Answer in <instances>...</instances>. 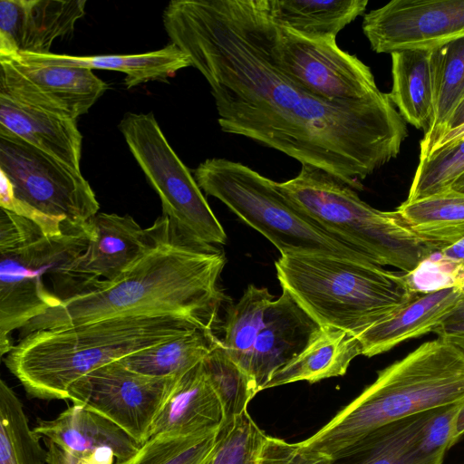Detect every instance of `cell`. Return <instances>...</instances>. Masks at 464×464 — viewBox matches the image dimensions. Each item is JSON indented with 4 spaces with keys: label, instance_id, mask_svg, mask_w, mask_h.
Masks as SVG:
<instances>
[{
    "label": "cell",
    "instance_id": "f546056e",
    "mask_svg": "<svg viewBox=\"0 0 464 464\" xmlns=\"http://www.w3.org/2000/svg\"><path fill=\"white\" fill-rule=\"evenodd\" d=\"M274 298L267 288L249 285L238 302L228 307L222 325L227 353L250 377L255 344Z\"/></svg>",
    "mask_w": 464,
    "mask_h": 464
},
{
    "label": "cell",
    "instance_id": "d6986e66",
    "mask_svg": "<svg viewBox=\"0 0 464 464\" xmlns=\"http://www.w3.org/2000/svg\"><path fill=\"white\" fill-rule=\"evenodd\" d=\"M0 131L9 132L81 171L82 136L76 120L0 93Z\"/></svg>",
    "mask_w": 464,
    "mask_h": 464
},
{
    "label": "cell",
    "instance_id": "9c48e42d",
    "mask_svg": "<svg viewBox=\"0 0 464 464\" xmlns=\"http://www.w3.org/2000/svg\"><path fill=\"white\" fill-rule=\"evenodd\" d=\"M0 207L50 236L89 223L100 208L81 171L5 131H0Z\"/></svg>",
    "mask_w": 464,
    "mask_h": 464
},
{
    "label": "cell",
    "instance_id": "ee69618b",
    "mask_svg": "<svg viewBox=\"0 0 464 464\" xmlns=\"http://www.w3.org/2000/svg\"><path fill=\"white\" fill-rule=\"evenodd\" d=\"M445 340L450 341L464 353V334Z\"/></svg>",
    "mask_w": 464,
    "mask_h": 464
},
{
    "label": "cell",
    "instance_id": "74e56055",
    "mask_svg": "<svg viewBox=\"0 0 464 464\" xmlns=\"http://www.w3.org/2000/svg\"><path fill=\"white\" fill-rule=\"evenodd\" d=\"M328 455L303 444L287 442L266 435L261 446L257 464H332Z\"/></svg>",
    "mask_w": 464,
    "mask_h": 464
},
{
    "label": "cell",
    "instance_id": "7a4b0ae2",
    "mask_svg": "<svg viewBox=\"0 0 464 464\" xmlns=\"http://www.w3.org/2000/svg\"><path fill=\"white\" fill-rule=\"evenodd\" d=\"M153 224L150 245L120 277L99 280L63 301L29 322L19 337L113 317L164 314L215 332L225 300L218 284L226 264L223 251L186 237L163 215Z\"/></svg>",
    "mask_w": 464,
    "mask_h": 464
},
{
    "label": "cell",
    "instance_id": "7bdbcfd3",
    "mask_svg": "<svg viewBox=\"0 0 464 464\" xmlns=\"http://www.w3.org/2000/svg\"><path fill=\"white\" fill-rule=\"evenodd\" d=\"M450 188L464 193V173L452 184Z\"/></svg>",
    "mask_w": 464,
    "mask_h": 464
},
{
    "label": "cell",
    "instance_id": "d6a6232c",
    "mask_svg": "<svg viewBox=\"0 0 464 464\" xmlns=\"http://www.w3.org/2000/svg\"><path fill=\"white\" fill-rule=\"evenodd\" d=\"M217 433L158 434L143 443L133 456L116 464H208Z\"/></svg>",
    "mask_w": 464,
    "mask_h": 464
},
{
    "label": "cell",
    "instance_id": "7c38bea8",
    "mask_svg": "<svg viewBox=\"0 0 464 464\" xmlns=\"http://www.w3.org/2000/svg\"><path fill=\"white\" fill-rule=\"evenodd\" d=\"M179 377L144 375L118 360L75 381L67 400L112 421L142 445Z\"/></svg>",
    "mask_w": 464,
    "mask_h": 464
},
{
    "label": "cell",
    "instance_id": "d4e9b609",
    "mask_svg": "<svg viewBox=\"0 0 464 464\" xmlns=\"http://www.w3.org/2000/svg\"><path fill=\"white\" fill-rule=\"evenodd\" d=\"M368 0H267L275 24L305 38L336 41L347 24L366 10Z\"/></svg>",
    "mask_w": 464,
    "mask_h": 464
},
{
    "label": "cell",
    "instance_id": "83f0119b",
    "mask_svg": "<svg viewBox=\"0 0 464 464\" xmlns=\"http://www.w3.org/2000/svg\"><path fill=\"white\" fill-rule=\"evenodd\" d=\"M396 212L420 237L440 249L464 237V193L451 188L405 200Z\"/></svg>",
    "mask_w": 464,
    "mask_h": 464
},
{
    "label": "cell",
    "instance_id": "5bb4252c",
    "mask_svg": "<svg viewBox=\"0 0 464 464\" xmlns=\"http://www.w3.org/2000/svg\"><path fill=\"white\" fill-rule=\"evenodd\" d=\"M106 88L91 69L0 57V93L62 117L87 113Z\"/></svg>",
    "mask_w": 464,
    "mask_h": 464
},
{
    "label": "cell",
    "instance_id": "d590c367",
    "mask_svg": "<svg viewBox=\"0 0 464 464\" xmlns=\"http://www.w3.org/2000/svg\"><path fill=\"white\" fill-rule=\"evenodd\" d=\"M463 401L432 411L421 428L417 442L421 455L430 459H444L446 451L451 448L456 417Z\"/></svg>",
    "mask_w": 464,
    "mask_h": 464
},
{
    "label": "cell",
    "instance_id": "ac0fdd59",
    "mask_svg": "<svg viewBox=\"0 0 464 464\" xmlns=\"http://www.w3.org/2000/svg\"><path fill=\"white\" fill-rule=\"evenodd\" d=\"M91 225L92 238L76 269L90 288L99 280L120 277L144 254L155 233L154 224L142 228L129 215L98 213Z\"/></svg>",
    "mask_w": 464,
    "mask_h": 464
},
{
    "label": "cell",
    "instance_id": "7402d4cb",
    "mask_svg": "<svg viewBox=\"0 0 464 464\" xmlns=\"http://www.w3.org/2000/svg\"><path fill=\"white\" fill-rule=\"evenodd\" d=\"M15 58L29 63L102 69L125 73V85L139 84L172 77L183 68L191 66L188 56L170 44L162 49L137 54H107L73 56L56 53H21Z\"/></svg>",
    "mask_w": 464,
    "mask_h": 464
},
{
    "label": "cell",
    "instance_id": "52a82bcc",
    "mask_svg": "<svg viewBox=\"0 0 464 464\" xmlns=\"http://www.w3.org/2000/svg\"><path fill=\"white\" fill-rule=\"evenodd\" d=\"M276 185L316 223L379 266L407 274L440 250L416 235L396 210L371 207L353 188L322 169L302 165L297 176Z\"/></svg>",
    "mask_w": 464,
    "mask_h": 464
},
{
    "label": "cell",
    "instance_id": "1f68e13d",
    "mask_svg": "<svg viewBox=\"0 0 464 464\" xmlns=\"http://www.w3.org/2000/svg\"><path fill=\"white\" fill-rule=\"evenodd\" d=\"M202 363L223 408L222 425L228 424L246 411L250 401L259 392L258 388L254 380L230 358L219 338Z\"/></svg>",
    "mask_w": 464,
    "mask_h": 464
},
{
    "label": "cell",
    "instance_id": "60d3db41",
    "mask_svg": "<svg viewBox=\"0 0 464 464\" xmlns=\"http://www.w3.org/2000/svg\"><path fill=\"white\" fill-rule=\"evenodd\" d=\"M463 124H464V98L462 99V101L459 102V104L457 106V108L454 110V111L450 115V117L448 120L447 124L445 126L444 131L441 135H443L444 133H446L451 130H454Z\"/></svg>",
    "mask_w": 464,
    "mask_h": 464
},
{
    "label": "cell",
    "instance_id": "30bf717a",
    "mask_svg": "<svg viewBox=\"0 0 464 464\" xmlns=\"http://www.w3.org/2000/svg\"><path fill=\"white\" fill-rule=\"evenodd\" d=\"M124 140L158 193L162 215L186 237L221 245L227 234L194 176L170 147L152 113H127L120 123Z\"/></svg>",
    "mask_w": 464,
    "mask_h": 464
},
{
    "label": "cell",
    "instance_id": "6da1fadb",
    "mask_svg": "<svg viewBox=\"0 0 464 464\" xmlns=\"http://www.w3.org/2000/svg\"><path fill=\"white\" fill-rule=\"evenodd\" d=\"M163 24L208 83L222 131L322 169L357 190L399 155L408 129L389 94L328 101L297 84L271 56L262 0H173Z\"/></svg>",
    "mask_w": 464,
    "mask_h": 464
},
{
    "label": "cell",
    "instance_id": "ab89813d",
    "mask_svg": "<svg viewBox=\"0 0 464 464\" xmlns=\"http://www.w3.org/2000/svg\"><path fill=\"white\" fill-rule=\"evenodd\" d=\"M463 138H464V124L441 135L432 144V146L430 148L429 151L423 157L429 155L430 153H431L432 151H434L438 149L450 145ZM423 157H419V159L423 158Z\"/></svg>",
    "mask_w": 464,
    "mask_h": 464
},
{
    "label": "cell",
    "instance_id": "e0dca14e",
    "mask_svg": "<svg viewBox=\"0 0 464 464\" xmlns=\"http://www.w3.org/2000/svg\"><path fill=\"white\" fill-rule=\"evenodd\" d=\"M270 304L257 336L250 375L258 391L271 376L303 352L322 326L286 291Z\"/></svg>",
    "mask_w": 464,
    "mask_h": 464
},
{
    "label": "cell",
    "instance_id": "4316f807",
    "mask_svg": "<svg viewBox=\"0 0 464 464\" xmlns=\"http://www.w3.org/2000/svg\"><path fill=\"white\" fill-rule=\"evenodd\" d=\"M433 85V119L420 143V157L443 133L450 115L464 98V36L430 51Z\"/></svg>",
    "mask_w": 464,
    "mask_h": 464
},
{
    "label": "cell",
    "instance_id": "e575fe53",
    "mask_svg": "<svg viewBox=\"0 0 464 464\" xmlns=\"http://www.w3.org/2000/svg\"><path fill=\"white\" fill-rule=\"evenodd\" d=\"M266 436L246 410L220 427L208 464H257Z\"/></svg>",
    "mask_w": 464,
    "mask_h": 464
},
{
    "label": "cell",
    "instance_id": "44dd1931",
    "mask_svg": "<svg viewBox=\"0 0 464 464\" xmlns=\"http://www.w3.org/2000/svg\"><path fill=\"white\" fill-rule=\"evenodd\" d=\"M463 298L464 295L455 287L419 294L404 307L357 336L362 354L372 357L404 341L434 332Z\"/></svg>",
    "mask_w": 464,
    "mask_h": 464
},
{
    "label": "cell",
    "instance_id": "484cf974",
    "mask_svg": "<svg viewBox=\"0 0 464 464\" xmlns=\"http://www.w3.org/2000/svg\"><path fill=\"white\" fill-rule=\"evenodd\" d=\"M431 49L392 53V87L389 97L403 120L427 133L433 119Z\"/></svg>",
    "mask_w": 464,
    "mask_h": 464
},
{
    "label": "cell",
    "instance_id": "3957f363",
    "mask_svg": "<svg viewBox=\"0 0 464 464\" xmlns=\"http://www.w3.org/2000/svg\"><path fill=\"white\" fill-rule=\"evenodd\" d=\"M197 328L173 314L102 319L33 332L4 361L30 396L67 400L70 386L92 370Z\"/></svg>",
    "mask_w": 464,
    "mask_h": 464
},
{
    "label": "cell",
    "instance_id": "8fae6325",
    "mask_svg": "<svg viewBox=\"0 0 464 464\" xmlns=\"http://www.w3.org/2000/svg\"><path fill=\"white\" fill-rule=\"evenodd\" d=\"M271 56L277 66L310 93L328 101H360L380 90L371 69L336 41L305 38L275 24L262 0Z\"/></svg>",
    "mask_w": 464,
    "mask_h": 464
},
{
    "label": "cell",
    "instance_id": "4dcf8cb0",
    "mask_svg": "<svg viewBox=\"0 0 464 464\" xmlns=\"http://www.w3.org/2000/svg\"><path fill=\"white\" fill-rule=\"evenodd\" d=\"M41 438L30 429L23 403L4 381H0V464H44L46 450Z\"/></svg>",
    "mask_w": 464,
    "mask_h": 464
},
{
    "label": "cell",
    "instance_id": "8d00e7d4",
    "mask_svg": "<svg viewBox=\"0 0 464 464\" xmlns=\"http://www.w3.org/2000/svg\"><path fill=\"white\" fill-rule=\"evenodd\" d=\"M462 267L437 251L403 276L411 291L426 294L453 287Z\"/></svg>",
    "mask_w": 464,
    "mask_h": 464
},
{
    "label": "cell",
    "instance_id": "277c9868",
    "mask_svg": "<svg viewBox=\"0 0 464 464\" xmlns=\"http://www.w3.org/2000/svg\"><path fill=\"white\" fill-rule=\"evenodd\" d=\"M463 400L464 353L437 338L379 371L372 384L302 442L334 459L384 425Z\"/></svg>",
    "mask_w": 464,
    "mask_h": 464
},
{
    "label": "cell",
    "instance_id": "5b68a950",
    "mask_svg": "<svg viewBox=\"0 0 464 464\" xmlns=\"http://www.w3.org/2000/svg\"><path fill=\"white\" fill-rule=\"evenodd\" d=\"M91 221L47 235L34 221L1 208L0 354L10 334L63 301L90 288L77 273L92 238Z\"/></svg>",
    "mask_w": 464,
    "mask_h": 464
},
{
    "label": "cell",
    "instance_id": "836d02e7",
    "mask_svg": "<svg viewBox=\"0 0 464 464\" xmlns=\"http://www.w3.org/2000/svg\"><path fill=\"white\" fill-rule=\"evenodd\" d=\"M463 173L464 138L419 159L407 200L448 190Z\"/></svg>",
    "mask_w": 464,
    "mask_h": 464
},
{
    "label": "cell",
    "instance_id": "4fadbf2b",
    "mask_svg": "<svg viewBox=\"0 0 464 464\" xmlns=\"http://www.w3.org/2000/svg\"><path fill=\"white\" fill-rule=\"evenodd\" d=\"M362 27L377 53L433 49L464 36V0H393L364 14Z\"/></svg>",
    "mask_w": 464,
    "mask_h": 464
},
{
    "label": "cell",
    "instance_id": "603a6c76",
    "mask_svg": "<svg viewBox=\"0 0 464 464\" xmlns=\"http://www.w3.org/2000/svg\"><path fill=\"white\" fill-rule=\"evenodd\" d=\"M360 354L362 346L356 335L332 327H322L301 353L271 376L264 390L299 381L314 383L343 376L351 362Z\"/></svg>",
    "mask_w": 464,
    "mask_h": 464
},
{
    "label": "cell",
    "instance_id": "f35d334b",
    "mask_svg": "<svg viewBox=\"0 0 464 464\" xmlns=\"http://www.w3.org/2000/svg\"><path fill=\"white\" fill-rule=\"evenodd\" d=\"M438 338L450 339L464 334V298L434 330Z\"/></svg>",
    "mask_w": 464,
    "mask_h": 464
},
{
    "label": "cell",
    "instance_id": "b9f144b4",
    "mask_svg": "<svg viewBox=\"0 0 464 464\" xmlns=\"http://www.w3.org/2000/svg\"><path fill=\"white\" fill-rule=\"evenodd\" d=\"M464 435V401L458 411L453 437L451 440V447L458 442V440Z\"/></svg>",
    "mask_w": 464,
    "mask_h": 464
},
{
    "label": "cell",
    "instance_id": "9a60e30c",
    "mask_svg": "<svg viewBox=\"0 0 464 464\" xmlns=\"http://www.w3.org/2000/svg\"><path fill=\"white\" fill-rule=\"evenodd\" d=\"M34 430L44 441L48 464H116L141 446L112 421L78 405L40 420Z\"/></svg>",
    "mask_w": 464,
    "mask_h": 464
},
{
    "label": "cell",
    "instance_id": "8992f818",
    "mask_svg": "<svg viewBox=\"0 0 464 464\" xmlns=\"http://www.w3.org/2000/svg\"><path fill=\"white\" fill-rule=\"evenodd\" d=\"M275 265L282 289L320 326L356 336L419 295L411 290L403 273L370 261L296 254L281 256Z\"/></svg>",
    "mask_w": 464,
    "mask_h": 464
},
{
    "label": "cell",
    "instance_id": "cb8c5ba5",
    "mask_svg": "<svg viewBox=\"0 0 464 464\" xmlns=\"http://www.w3.org/2000/svg\"><path fill=\"white\" fill-rule=\"evenodd\" d=\"M433 410L372 431L334 458L332 464H442L443 459L426 458L417 447L421 428Z\"/></svg>",
    "mask_w": 464,
    "mask_h": 464
},
{
    "label": "cell",
    "instance_id": "ba28073f",
    "mask_svg": "<svg viewBox=\"0 0 464 464\" xmlns=\"http://www.w3.org/2000/svg\"><path fill=\"white\" fill-rule=\"evenodd\" d=\"M194 178L201 190L266 237L281 256L319 254L374 263L298 208L276 181L240 162L208 159L194 170Z\"/></svg>",
    "mask_w": 464,
    "mask_h": 464
},
{
    "label": "cell",
    "instance_id": "ffe728a7",
    "mask_svg": "<svg viewBox=\"0 0 464 464\" xmlns=\"http://www.w3.org/2000/svg\"><path fill=\"white\" fill-rule=\"evenodd\" d=\"M223 420L220 400L200 362L178 380L154 421L150 437L161 433H214Z\"/></svg>",
    "mask_w": 464,
    "mask_h": 464
},
{
    "label": "cell",
    "instance_id": "f1b7e54d",
    "mask_svg": "<svg viewBox=\"0 0 464 464\" xmlns=\"http://www.w3.org/2000/svg\"><path fill=\"white\" fill-rule=\"evenodd\" d=\"M217 339L214 332L197 328L119 361L144 375L178 377L202 362Z\"/></svg>",
    "mask_w": 464,
    "mask_h": 464
},
{
    "label": "cell",
    "instance_id": "2e32d148",
    "mask_svg": "<svg viewBox=\"0 0 464 464\" xmlns=\"http://www.w3.org/2000/svg\"><path fill=\"white\" fill-rule=\"evenodd\" d=\"M85 0H1L0 57L50 53L53 43L73 32Z\"/></svg>",
    "mask_w": 464,
    "mask_h": 464
}]
</instances>
